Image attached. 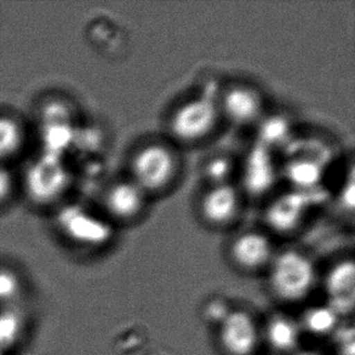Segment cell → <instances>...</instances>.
Listing matches in <instances>:
<instances>
[{"mask_svg": "<svg viewBox=\"0 0 355 355\" xmlns=\"http://www.w3.org/2000/svg\"><path fill=\"white\" fill-rule=\"evenodd\" d=\"M14 188V180L11 173L6 168L0 165V205L8 202Z\"/></svg>", "mask_w": 355, "mask_h": 355, "instance_id": "obj_18", "label": "cell"}, {"mask_svg": "<svg viewBox=\"0 0 355 355\" xmlns=\"http://www.w3.org/2000/svg\"><path fill=\"white\" fill-rule=\"evenodd\" d=\"M0 355H4V354H3V353H0Z\"/></svg>", "mask_w": 355, "mask_h": 355, "instance_id": "obj_21", "label": "cell"}, {"mask_svg": "<svg viewBox=\"0 0 355 355\" xmlns=\"http://www.w3.org/2000/svg\"><path fill=\"white\" fill-rule=\"evenodd\" d=\"M263 106L262 95L248 85L232 87L220 96L221 116L238 126L254 123L262 116Z\"/></svg>", "mask_w": 355, "mask_h": 355, "instance_id": "obj_4", "label": "cell"}, {"mask_svg": "<svg viewBox=\"0 0 355 355\" xmlns=\"http://www.w3.org/2000/svg\"><path fill=\"white\" fill-rule=\"evenodd\" d=\"M308 207L309 204L303 193H291L273 202L267 211V220L277 231H293L306 216Z\"/></svg>", "mask_w": 355, "mask_h": 355, "instance_id": "obj_10", "label": "cell"}, {"mask_svg": "<svg viewBox=\"0 0 355 355\" xmlns=\"http://www.w3.org/2000/svg\"><path fill=\"white\" fill-rule=\"evenodd\" d=\"M147 193L132 180L114 183L106 194L107 211L116 220L128 221L144 211Z\"/></svg>", "mask_w": 355, "mask_h": 355, "instance_id": "obj_9", "label": "cell"}, {"mask_svg": "<svg viewBox=\"0 0 355 355\" xmlns=\"http://www.w3.org/2000/svg\"><path fill=\"white\" fill-rule=\"evenodd\" d=\"M24 139V130L16 120L0 116V165L19 153Z\"/></svg>", "mask_w": 355, "mask_h": 355, "instance_id": "obj_12", "label": "cell"}, {"mask_svg": "<svg viewBox=\"0 0 355 355\" xmlns=\"http://www.w3.org/2000/svg\"><path fill=\"white\" fill-rule=\"evenodd\" d=\"M268 165H270L268 157L254 155V158L250 163V168H248V182L254 186L257 178H259V186H264L266 181L269 182V175H272V171Z\"/></svg>", "mask_w": 355, "mask_h": 355, "instance_id": "obj_16", "label": "cell"}, {"mask_svg": "<svg viewBox=\"0 0 355 355\" xmlns=\"http://www.w3.org/2000/svg\"><path fill=\"white\" fill-rule=\"evenodd\" d=\"M220 116V95L211 82L197 96L184 102L173 112L168 128L180 142L196 144L211 134Z\"/></svg>", "mask_w": 355, "mask_h": 355, "instance_id": "obj_1", "label": "cell"}, {"mask_svg": "<svg viewBox=\"0 0 355 355\" xmlns=\"http://www.w3.org/2000/svg\"><path fill=\"white\" fill-rule=\"evenodd\" d=\"M222 346L231 355H251L259 342L254 319L243 311L227 313L221 320Z\"/></svg>", "mask_w": 355, "mask_h": 355, "instance_id": "obj_5", "label": "cell"}, {"mask_svg": "<svg viewBox=\"0 0 355 355\" xmlns=\"http://www.w3.org/2000/svg\"><path fill=\"white\" fill-rule=\"evenodd\" d=\"M21 293V279L11 269L0 268V303L15 301Z\"/></svg>", "mask_w": 355, "mask_h": 355, "instance_id": "obj_15", "label": "cell"}, {"mask_svg": "<svg viewBox=\"0 0 355 355\" xmlns=\"http://www.w3.org/2000/svg\"><path fill=\"white\" fill-rule=\"evenodd\" d=\"M267 341L275 351L290 352L296 348L300 340V327L293 319L275 317L268 322Z\"/></svg>", "mask_w": 355, "mask_h": 355, "instance_id": "obj_11", "label": "cell"}, {"mask_svg": "<svg viewBox=\"0 0 355 355\" xmlns=\"http://www.w3.org/2000/svg\"><path fill=\"white\" fill-rule=\"evenodd\" d=\"M232 165L228 159L217 158L211 160L207 166V176L212 181V184L227 182V175L231 173Z\"/></svg>", "mask_w": 355, "mask_h": 355, "instance_id": "obj_17", "label": "cell"}, {"mask_svg": "<svg viewBox=\"0 0 355 355\" xmlns=\"http://www.w3.org/2000/svg\"><path fill=\"white\" fill-rule=\"evenodd\" d=\"M24 329V317L17 309L4 308L0 311V353L4 354L17 345Z\"/></svg>", "mask_w": 355, "mask_h": 355, "instance_id": "obj_13", "label": "cell"}, {"mask_svg": "<svg viewBox=\"0 0 355 355\" xmlns=\"http://www.w3.org/2000/svg\"><path fill=\"white\" fill-rule=\"evenodd\" d=\"M303 327L314 335H327L337 330L338 315L329 306L309 308L303 314Z\"/></svg>", "mask_w": 355, "mask_h": 355, "instance_id": "obj_14", "label": "cell"}, {"mask_svg": "<svg viewBox=\"0 0 355 355\" xmlns=\"http://www.w3.org/2000/svg\"><path fill=\"white\" fill-rule=\"evenodd\" d=\"M325 288L329 295V307L337 315L348 314L354 307L355 272L352 261H342L327 274Z\"/></svg>", "mask_w": 355, "mask_h": 355, "instance_id": "obj_8", "label": "cell"}, {"mask_svg": "<svg viewBox=\"0 0 355 355\" xmlns=\"http://www.w3.org/2000/svg\"><path fill=\"white\" fill-rule=\"evenodd\" d=\"M295 355H322V354H319V353H317V352L302 351V352H298L297 354H295Z\"/></svg>", "mask_w": 355, "mask_h": 355, "instance_id": "obj_20", "label": "cell"}, {"mask_svg": "<svg viewBox=\"0 0 355 355\" xmlns=\"http://www.w3.org/2000/svg\"><path fill=\"white\" fill-rule=\"evenodd\" d=\"M273 244L261 232H245L231 245L232 259L240 268L256 270L268 266L274 259Z\"/></svg>", "mask_w": 355, "mask_h": 355, "instance_id": "obj_7", "label": "cell"}, {"mask_svg": "<svg viewBox=\"0 0 355 355\" xmlns=\"http://www.w3.org/2000/svg\"><path fill=\"white\" fill-rule=\"evenodd\" d=\"M317 279L312 259L297 250L274 256L269 264V283L285 301H300L311 293Z\"/></svg>", "mask_w": 355, "mask_h": 355, "instance_id": "obj_2", "label": "cell"}, {"mask_svg": "<svg viewBox=\"0 0 355 355\" xmlns=\"http://www.w3.org/2000/svg\"><path fill=\"white\" fill-rule=\"evenodd\" d=\"M178 168V157L168 146L146 144L132 158L131 180L147 194L160 192L173 182Z\"/></svg>", "mask_w": 355, "mask_h": 355, "instance_id": "obj_3", "label": "cell"}, {"mask_svg": "<svg viewBox=\"0 0 355 355\" xmlns=\"http://www.w3.org/2000/svg\"><path fill=\"white\" fill-rule=\"evenodd\" d=\"M352 329H343V331L340 332L338 335V342H340V348H341L342 354L343 355H354V336L353 331L348 335V332Z\"/></svg>", "mask_w": 355, "mask_h": 355, "instance_id": "obj_19", "label": "cell"}, {"mask_svg": "<svg viewBox=\"0 0 355 355\" xmlns=\"http://www.w3.org/2000/svg\"><path fill=\"white\" fill-rule=\"evenodd\" d=\"M240 209V194L231 183L212 184L202 196L200 214L212 226H226L236 220Z\"/></svg>", "mask_w": 355, "mask_h": 355, "instance_id": "obj_6", "label": "cell"}]
</instances>
